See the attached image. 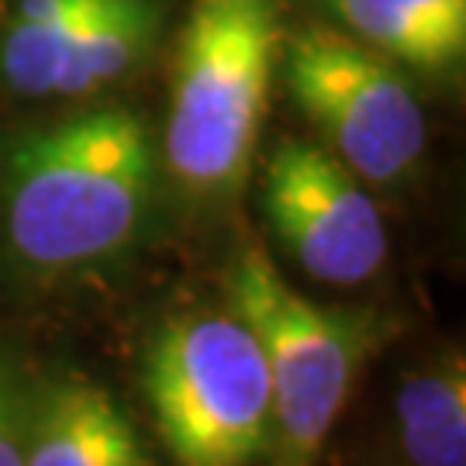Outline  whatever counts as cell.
Here are the masks:
<instances>
[{
	"label": "cell",
	"instance_id": "obj_1",
	"mask_svg": "<svg viewBox=\"0 0 466 466\" xmlns=\"http://www.w3.org/2000/svg\"><path fill=\"white\" fill-rule=\"evenodd\" d=\"M15 256L38 273L97 267L132 246L156 190L146 121L104 107L21 135L0 169Z\"/></svg>",
	"mask_w": 466,
	"mask_h": 466
},
{
	"label": "cell",
	"instance_id": "obj_2",
	"mask_svg": "<svg viewBox=\"0 0 466 466\" xmlns=\"http://www.w3.org/2000/svg\"><path fill=\"white\" fill-rule=\"evenodd\" d=\"M283 52L277 0H194L169 86L163 159L187 198H235L249 180Z\"/></svg>",
	"mask_w": 466,
	"mask_h": 466
},
{
	"label": "cell",
	"instance_id": "obj_3",
	"mask_svg": "<svg viewBox=\"0 0 466 466\" xmlns=\"http://www.w3.org/2000/svg\"><path fill=\"white\" fill-rule=\"evenodd\" d=\"M142 387L177 466H256L269 456L267 360L232 308L167 318L149 339Z\"/></svg>",
	"mask_w": 466,
	"mask_h": 466
},
{
	"label": "cell",
	"instance_id": "obj_4",
	"mask_svg": "<svg viewBox=\"0 0 466 466\" xmlns=\"http://www.w3.org/2000/svg\"><path fill=\"white\" fill-rule=\"evenodd\" d=\"M228 308L249 325L273 390L269 466H315L370 350V325L290 287L259 246L235 252Z\"/></svg>",
	"mask_w": 466,
	"mask_h": 466
},
{
	"label": "cell",
	"instance_id": "obj_5",
	"mask_svg": "<svg viewBox=\"0 0 466 466\" xmlns=\"http://www.w3.org/2000/svg\"><path fill=\"white\" fill-rule=\"evenodd\" d=\"M287 86L346 167L367 184H398L425 152L429 125L394 59L342 28H308L283 52Z\"/></svg>",
	"mask_w": 466,
	"mask_h": 466
},
{
	"label": "cell",
	"instance_id": "obj_6",
	"mask_svg": "<svg viewBox=\"0 0 466 466\" xmlns=\"http://www.w3.org/2000/svg\"><path fill=\"white\" fill-rule=\"evenodd\" d=\"M263 215L280 249L308 277L356 287L387 259L377 204L332 149L283 138L263 173Z\"/></svg>",
	"mask_w": 466,
	"mask_h": 466
},
{
	"label": "cell",
	"instance_id": "obj_7",
	"mask_svg": "<svg viewBox=\"0 0 466 466\" xmlns=\"http://www.w3.org/2000/svg\"><path fill=\"white\" fill-rule=\"evenodd\" d=\"M25 466H152L117 400L84 377L28 387Z\"/></svg>",
	"mask_w": 466,
	"mask_h": 466
},
{
	"label": "cell",
	"instance_id": "obj_8",
	"mask_svg": "<svg viewBox=\"0 0 466 466\" xmlns=\"http://www.w3.org/2000/svg\"><path fill=\"white\" fill-rule=\"evenodd\" d=\"M342 32L421 73H442L466 56V0H325Z\"/></svg>",
	"mask_w": 466,
	"mask_h": 466
},
{
	"label": "cell",
	"instance_id": "obj_9",
	"mask_svg": "<svg viewBox=\"0 0 466 466\" xmlns=\"http://www.w3.org/2000/svg\"><path fill=\"white\" fill-rule=\"evenodd\" d=\"M163 15L156 0H94L76 35L56 97H84L128 76L159 35Z\"/></svg>",
	"mask_w": 466,
	"mask_h": 466
},
{
	"label": "cell",
	"instance_id": "obj_10",
	"mask_svg": "<svg viewBox=\"0 0 466 466\" xmlns=\"http://www.w3.org/2000/svg\"><path fill=\"white\" fill-rule=\"evenodd\" d=\"M400 450L411 466H466V367L463 352H446L439 363L400 383Z\"/></svg>",
	"mask_w": 466,
	"mask_h": 466
},
{
	"label": "cell",
	"instance_id": "obj_11",
	"mask_svg": "<svg viewBox=\"0 0 466 466\" xmlns=\"http://www.w3.org/2000/svg\"><path fill=\"white\" fill-rule=\"evenodd\" d=\"M94 0H21L0 35V80L21 97H52Z\"/></svg>",
	"mask_w": 466,
	"mask_h": 466
},
{
	"label": "cell",
	"instance_id": "obj_12",
	"mask_svg": "<svg viewBox=\"0 0 466 466\" xmlns=\"http://www.w3.org/2000/svg\"><path fill=\"white\" fill-rule=\"evenodd\" d=\"M28 387L17 370L0 360V466H25Z\"/></svg>",
	"mask_w": 466,
	"mask_h": 466
}]
</instances>
